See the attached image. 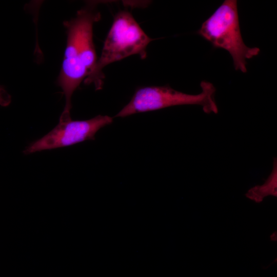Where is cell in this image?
Returning <instances> with one entry per match:
<instances>
[{
	"label": "cell",
	"mask_w": 277,
	"mask_h": 277,
	"mask_svg": "<svg viewBox=\"0 0 277 277\" xmlns=\"http://www.w3.org/2000/svg\"><path fill=\"white\" fill-rule=\"evenodd\" d=\"M96 2H88L75 16L63 23L67 32L64 56L57 80L65 98L59 122L71 120V97L81 83L92 71L97 57L93 40V28L101 19Z\"/></svg>",
	"instance_id": "6da1fadb"
},
{
	"label": "cell",
	"mask_w": 277,
	"mask_h": 277,
	"mask_svg": "<svg viewBox=\"0 0 277 277\" xmlns=\"http://www.w3.org/2000/svg\"><path fill=\"white\" fill-rule=\"evenodd\" d=\"M153 40L146 34L129 11H120L114 17L101 56L84 83L93 84L96 90L101 89L105 78L103 73L105 67L133 55L145 58L147 46Z\"/></svg>",
	"instance_id": "7a4b0ae2"
},
{
	"label": "cell",
	"mask_w": 277,
	"mask_h": 277,
	"mask_svg": "<svg viewBox=\"0 0 277 277\" xmlns=\"http://www.w3.org/2000/svg\"><path fill=\"white\" fill-rule=\"evenodd\" d=\"M197 34L216 48L231 55L235 70L246 73L247 60L260 52L258 47H249L241 33L237 1L225 0L202 24Z\"/></svg>",
	"instance_id": "3957f363"
},
{
	"label": "cell",
	"mask_w": 277,
	"mask_h": 277,
	"mask_svg": "<svg viewBox=\"0 0 277 277\" xmlns=\"http://www.w3.org/2000/svg\"><path fill=\"white\" fill-rule=\"evenodd\" d=\"M200 87L201 92L196 94L181 92L168 86L141 88L115 117H124L137 113L182 105H197L202 107L205 113H218L214 85L203 81Z\"/></svg>",
	"instance_id": "277c9868"
},
{
	"label": "cell",
	"mask_w": 277,
	"mask_h": 277,
	"mask_svg": "<svg viewBox=\"0 0 277 277\" xmlns=\"http://www.w3.org/2000/svg\"><path fill=\"white\" fill-rule=\"evenodd\" d=\"M113 118L98 115L87 120L59 122L42 138L30 143L23 151L30 154L46 150L70 146L86 140H94L96 132L112 123Z\"/></svg>",
	"instance_id": "5b68a950"
},
{
	"label": "cell",
	"mask_w": 277,
	"mask_h": 277,
	"mask_svg": "<svg viewBox=\"0 0 277 277\" xmlns=\"http://www.w3.org/2000/svg\"><path fill=\"white\" fill-rule=\"evenodd\" d=\"M277 195V159H273L272 170L265 182L249 189L246 196L256 203H260L268 196Z\"/></svg>",
	"instance_id": "8992f818"
}]
</instances>
